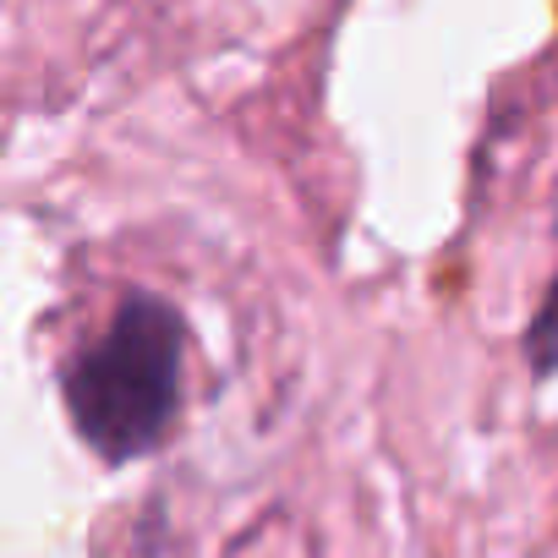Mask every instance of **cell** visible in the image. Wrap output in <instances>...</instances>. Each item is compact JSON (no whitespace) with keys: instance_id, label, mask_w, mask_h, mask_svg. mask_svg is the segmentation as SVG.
<instances>
[{"instance_id":"6da1fadb","label":"cell","mask_w":558,"mask_h":558,"mask_svg":"<svg viewBox=\"0 0 558 558\" xmlns=\"http://www.w3.org/2000/svg\"><path fill=\"white\" fill-rule=\"evenodd\" d=\"M181 362L186 318L154 291H126L105 335L61 373L72 433L105 465H132L154 454L181 411Z\"/></svg>"}]
</instances>
